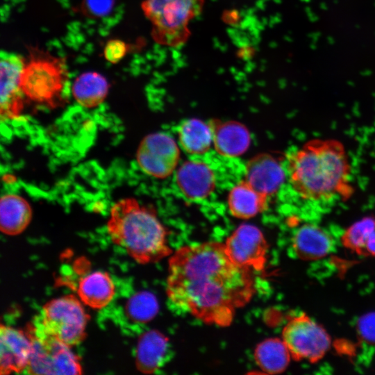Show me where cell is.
I'll return each mask as SVG.
<instances>
[{
    "instance_id": "11",
    "label": "cell",
    "mask_w": 375,
    "mask_h": 375,
    "mask_svg": "<svg viewBox=\"0 0 375 375\" xmlns=\"http://www.w3.org/2000/svg\"><path fill=\"white\" fill-rule=\"evenodd\" d=\"M0 374L19 373L26 369L31 351L28 334L15 328L1 325Z\"/></svg>"
},
{
    "instance_id": "4",
    "label": "cell",
    "mask_w": 375,
    "mask_h": 375,
    "mask_svg": "<svg viewBox=\"0 0 375 375\" xmlns=\"http://www.w3.org/2000/svg\"><path fill=\"white\" fill-rule=\"evenodd\" d=\"M19 85L23 95L31 101L56 106L71 90L65 59L31 48Z\"/></svg>"
},
{
    "instance_id": "3",
    "label": "cell",
    "mask_w": 375,
    "mask_h": 375,
    "mask_svg": "<svg viewBox=\"0 0 375 375\" xmlns=\"http://www.w3.org/2000/svg\"><path fill=\"white\" fill-rule=\"evenodd\" d=\"M106 228L112 242L140 264L156 262L173 253L156 212L135 198L121 199L111 206Z\"/></svg>"
},
{
    "instance_id": "6",
    "label": "cell",
    "mask_w": 375,
    "mask_h": 375,
    "mask_svg": "<svg viewBox=\"0 0 375 375\" xmlns=\"http://www.w3.org/2000/svg\"><path fill=\"white\" fill-rule=\"evenodd\" d=\"M88 319L80 300L74 295L67 294L46 303L34 326L73 347L85 339Z\"/></svg>"
},
{
    "instance_id": "22",
    "label": "cell",
    "mask_w": 375,
    "mask_h": 375,
    "mask_svg": "<svg viewBox=\"0 0 375 375\" xmlns=\"http://www.w3.org/2000/svg\"><path fill=\"white\" fill-rule=\"evenodd\" d=\"M178 141L182 149L191 155H201L207 152L213 141L212 129L210 124L197 119L184 121L178 131Z\"/></svg>"
},
{
    "instance_id": "13",
    "label": "cell",
    "mask_w": 375,
    "mask_h": 375,
    "mask_svg": "<svg viewBox=\"0 0 375 375\" xmlns=\"http://www.w3.org/2000/svg\"><path fill=\"white\" fill-rule=\"evenodd\" d=\"M285 176V171L279 161L265 153L248 162L244 180L257 191L269 197L278 190Z\"/></svg>"
},
{
    "instance_id": "5",
    "label": "cell",
    "mask_w": 375,
    "mask_h": 375,
    "mask_svg": "<svg viewBox=\"0 0 375 375\" xmlns=\"http://www.w3.org/2000/svg\"><path fill=\"white\" fill-rule=\"evenodd\" d=\"M203 5V0H144L142 9L152 24L154 40L177 47L188 40L189 24L200 13Z\"/></svg>"
},
{
    "instance_id": "27",
    "label": "cell",
    "mask_w": 375,
    "mask_h": 375,
    "mask_svg": "<svg viewBox=\"0 0 375 375\" xmlns=\"http://www.w3.org/2000/svg\"><path fill=\"white\" fill-rule=\"evenodd\" d=\"M358 328L362 338L375 342V313L363 316L358 322Z\"/></svg>"
},
{
    "instance_id": "25",
    "label": "cell",
    "mask_w": 375,
    "mask_h": 375,
    "mask_svg": "<svg viewBox=\"0 0 375 375\" xmlns=\"http://www.w3.org/2000/svg\"><path fill=\"white\" fill-rule=\"evenodd\" d=\"M115 0H83L81 10L83 14L92 17H102L109 14Z\"/></svg>"
},
{
    "instance_id": "15",
    "label": "cell",
    "mask_w": 375,
    "mask_h": 375,
    "mask_svg": "<svg viewBox=\"0 0 375 375\" xmlns=\"http://www.w3.org/2000/svg\"><path fill=\"white\" fill-rule=\"evenodd\" d=\"M210 124L213 133L212 145L222 156L237 157L249 148L251 136L243 124L234 121H212Z\"/></svg>"
},
{
    "instance_id": "19",
    "label": "cell",
    "mask_w": 375,
    "mask_h": 375,
    "mask_svg": "<svg viewBox=\"0 0 375 375\" xmlns=\"http://www.w3.org/2000/svg\"><path fill=\"white\" fill-rule=\"evenodd\" d=\"M80 300L94 309L106 307L112 299L115 285L110 275L96 271L82 278L78 286Z\"/></svg>"
},
{
    "instance_id": "16",
    "label": "cell",
    "mask_w": 375,
    "mask_h": 375,
    "mask_svg": "<svg viewBox=\"0 0 375 375\" xmlns=\"http://www.w3.org/2000/svg\"><path fill=\"white\" fill-rule=\"evenodd\" d=\"M168 338L156 330L149 331L139 338L135 363L144 374H153L164 363L169 349Z\"/></svg>"
},
{
    "instance_id": "14",
    "label": "cell",
    "mask_w": 375,
    "mask_h": 375,
    "mask_svg": "<svg viewBox=\"0 0 375 375\" xmlns=\"http://www.w3.org/2000/svg\"><path fill=\"white\" fill-rule=\"evenodd\" d=\"M25 62L20 56L1 53L0 61L1 110L6 114L17 112L24 96L19 78Z\"/></svg>"
},
{
    "instance_id": "21",
    "label": "cell",
    "mask_w": 375,
    "mask_h": 375,
    "mask_svg": "<svg viewBox=\"0 0 375 375\" xmlns=\"http://www.w3.org/2000/svg\"><path fill=\"white\" fill-rule=\"evenodd\" d=\"M293 248L297 256L303 260H316L324 257L332 248V240L320 228L305 224L296 232Z\"/></svg>"
},
{
    "instance_id": "12",
    "label": "cell",
    "mask_w": 375,
    "mask_h": 375,
    "mask_svg": "<svg viewBox=\"0 0 375 375\" xmlns=\"http://www.w3.org/2000/svg\"><path fill=\"white\" fill-rule=\"evenodd\" d=\"M175 181L183 195L193 201L208 197L215 187V177L211 168L197 160H188L180 165Z\"/></svg>"
},
{
    "instance_id": "26",
    "label": "cell",
    "mask_w": 375,
    "mask_h": 375,
    "mask_svg": "<svg viewBox=\"0 0 375 375\" xmlns=\"http://www.w3.org/2000/svg\"><path fill=\"white\" fill-rule=\"evenodd\" d=\"M128 52V44L123 40L112 39L108 41L103 48L104 58L111 64L121 61Z\"/></svg>"
},
{
    "instance_id": "23",
    "label": "cell",
    "mask_w": 375,
    "mask_h": 375,
    "mask_svg": "<svg viewBox=\"0 0 375 375\" xmlns=\"http://www.w3.org/2000/svg\"><path fill=\"white\" fill-rule=\"evenodd\" d=\"M290 353L279 338H268L260 342L254 351V359L264 372L275 374L283 372L288 366Z\"/></svg>"
},
{
    "instance_id": "20",
    "label": "cell",
    "mask_w": 375,
    "mask_h": 375,
    "mask_svg": "<svg viewBox=\"0 0 375 375\" xmlns=\"http://www.w3.org/2000/svg\"><path fill=\"white\" fill-rule=\"evenodd\" d=\"M267 197L243 180L234 185L229 192L228 206L234 217L249 219L262 212L267 208Z\"/></svg>"
},
{
    "instance_id": "7",
    "label": "cell",
    "mask_w": 375,
    "mask_h": 375,
    "mask_svg": "<svg viewBox=\"0 0 375 375\" xmlns=\"http://www.w3.org/2000/svg\"><path fill=\"white\" fill-rule=\"evenodd\" d=\"M31 351L26 367L30 374H81L82 367L71 347L47 335L35 326L27 333Z\"/></svg>"
},
{
    "instance_id": "1",
    "label": "cell",
    "mask_w": 375,
    "mask_h": 375,
    "mask_svg": "<svg viewBox=\"0 0 375 375\" xmlns=\"http://www.w3.org/2000/svg\"><path fill=\"white\" fill-rule=\"evenodd\" d=\"M167 295L177 308L208 324L229 326L256 292L251 269L233 262L224 243L181 247L169 258Z\"/></svg>"
},
{
    "instance_id": "18",
    "label": "cell",
    "mask_w": 375,
    "mask_h": 375,
    "mask_svg": "<svg viewBox=\"0 0 375 375\" xmlns=\"http://www.w3.org/2000/svg\"><path fill=\"white\" fill-rule=\"evenodd\" d=\"M110 85L101 74L85 72L76 77L71 86L72 94L75 101L85 108L99 106L106 99Z\"/></svg>"
},
{
    "instance_id": "8",
    "label": "cell",
    "mask_w": 375,
    "mask_h": 375,
    "mask_svg": "<svg viewBox=\"0 0 375 375\" xmlns=\"http://www.w3.org/2000/svg\"><path fill=\"white\" fill-rule=\"evenodd\" d=\"M282 340L293 359L311 362L322 359L331 345L326 330L305 314L287 323L283 329Z\"/></svg>"
},
{
    "instance_id": "2",
    "label": "cell",
    "mask_w": 375,
    "mask_h": 375,
    "mask_svg": "<svg viewBox=\"0 0 375 375\" xmlns=\"http://www.w3.org/2000/svg\"><path fill=\"white\" fill-rule=\"evenodd\" d=\"M350 165L343 144L335 140L315 139L291 153L286 172L293 190L303 199H349Z\"/></svg>"
},
{
    "instance_id": "9",
    "label": "cell",
    "mask_w": 375,
    "mask_h": 375,
    "mask_svg": "<svg viewBox=\"0 0 375 375\" xmlns=\"http://www.w3.org/2000/svg\"><path fill=\"white\" fill-rule=\"evenodd\" d=\"M180 158L175 140L165 133H153L144 137L136 152L141 170L157 178L170 176L176 169Z\"/></svg>"
},
{
    "instance_id": "10",
    "label": "cell",
    "mask_w": 375,
    "mask_h": 375,
    "mask_svg": "<svg viewBox=\"0 0 375 375\" xmlns=\"http://www.w3.org/2000/svg\"><path fill=\"white\" fill-rule=\"evenodd\" d=\"M224 244L228 258L237 265L256 271L264 269L268 246L262 231L256 226L240 225Z\"/></svg>"
},
{
    "instance_id": "17",
    "label": "cell",
    "mask_w": 375,
    "mask_h": 375,
    "mask_svg": "<svg viewBox=\"0 0 375 375\" xmlns=\"http://www.w3.org/2000/svg\"><path fill=\"white\" fill-rule=\"evenodd\" d=\"M32 218L29 203L16 194H6L0 199V229L8 235L22 233Z\"/></svg>"
},
{
    "instance_id": "24",
    "label": "cell",
    "mask_w": 375,
    "mask_h": 375,
    "mask_svg": "<svg viewBox=\"0 0 375 375\" xmlns=\"http://www.w3.org/2000/svg\"><path fill=\"white\" fill-rule=\"evenodd\" d=\"M158 303L151 292L136 293L129 299L126 309L128 316L138 322H147L155 317L158 311Z\"/></svg>"
}]
</instances>
